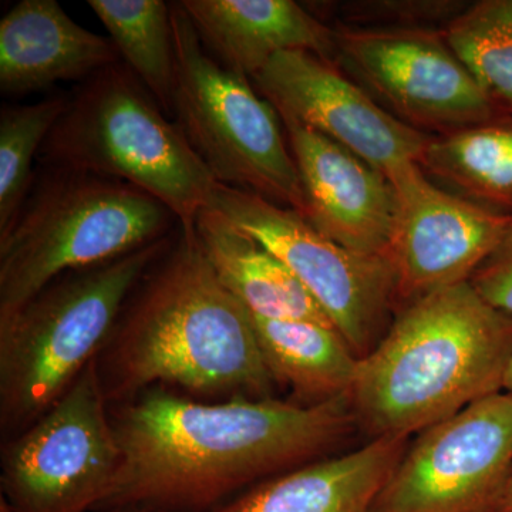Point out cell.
Segmentation results:
<instances>
[{"mask_svg":"<svg viewBox=\"0 0 512 512\" xmlns=\"http://www.w3.org/2000/svg\"><path fill=\"white\" fill-rule=\"evenodd\" d=\"M396 194L389 261L403 305L464 284L500 241L511 217L433 183L417 163L387 174Z\"/></svg>","mask_w":512,"mask_h":512,"instance_id":"7c38bea8","label":"cell"},{"mask_svg":"<svg viewBox=\"0 0 512 512\" xmlns=\"http://www.w3.org/2000/svg\"><path fill=\"white\" fill-rule=\"evenodd\" d=\"M373 512H487L512 474V394L498 392L419 433Z\"/></svg>","mask_w":512,"mask_h":512,"instance_id":"8fae6325","label":"cell"},{"mask_svg":"<svg viewBox=\"0 0 512 512\" xmlns=\"http://www.w3.org/2000/svg\"><path fill=\"white\" fill-rule=\"evenodd\" d=\"M175 42L173 116L218 184L306 214L301 178L281 117L249 77L208 53L180 2H171Z\"/></svg>","mask_w":512,"mask_h":512,"instance_id":"52a82bcc","label":"cell"},{"mask_svg":"<svg viewBox=\"0 0 512 512\" xmlns=\"http://www.w3.org/2000/svg\"><path fill=\"white\" fill-rule=\"evenodd\" d=\"M215 59L254 79L284 52H308L336 63L335 29L293 0H181Z\"/></svg>","mask_w":512,"mask_h":512,"instance_id":"2e32d148","label":"cell"},{"mask_svg":"<svg viewBox=\"0 0 512 512\" xmlns=\"http://www.w3.org/2000/svg\"><path fill=\"white\" fill-rule=\"evenodd\" d=\"M69 106V97L52 96L0 111V237L18 218L36 175L33 161Z\"/></svg>","mask_w":512,"mask_h":512,"instance_id":"603a6c76","label":"cell"},{"mask_svg":"<svg viewBox=\"0 0 512 512\" xmlns=\"http://www.w3.org/2000/svg\"><path fill=\"white\" fill-rule=\"evenodd\" d=\"M511 356L512 318L470 282L430 293L402 306L360 359L353 414L375 439H409L503 392Z\"/></svg>","mask_w":512,"mask_h":512,"instance_id":"3957f363","label":"cell"},{"mask_svg":"<svg viewBox=\"0 0 512 512\" xmlns=\"http://www.w3.org/2000/svg\"><path fill=\"white\" fill-rule=\"evenodd\" d=\"M97 359L28 429L2 448L0 490L12 512L97 511L121 451Z\"/></svg>","mask_w":512,"mask_h":512,"instance_id":"ba28073f","label":"cell"},{"mask_svg":"<svg viewBox=\"0 0 512 512\" xmlns=\"http://www.w3.org/2000/svg\"><path fill=\"white\" fill-rule=\"evenodd\" d=\"M470 5L461 0H352L340 3V25L365 29L444 30Z\"/></svg>","mask_w":512,"mask_h":512,"instance_id":"cb8c5ba5","label":"cell"},{"mask_svg":"<svg viewBox=\"0 0 512 512\" xmlns=\"http://www.w3.org/2000/svg\"><path fill=\"white\" fill-rule=\"evenodd\" d=\"M252 320L275 383L288 384L308 404L350 396L360 359L333 326L254 315Z\"/></svg>","mask_w":512,"mask_h":512,"instance_id":"d6986e66","label":"cell"},{"mask_svg":"<svg viewBox=\"0 0 512 512\" xmlns=\"http://www.w3.org/2000/svg\"><path fill=\"white\" fill-rule=\"evenodd\" d=\"M468 282L485 302L512 318V217L500 241Z\"/></svg>","mask_w":512,"mask_h":512,"instance_id":"d4e9b609","label":"cell"},{"mask_svg":"<svg viewBox=\"0 0 512 512\" xmlns=\"http://www.w3.org/2000/svg\"><path fill=\"white\" fill-rule=\"evenodd\" d=\"M174 232L130 254L60 276L0 318L3 433L16 436L28 429L97 359L131 293L170 247Z\"/></svg>","mask_w":512,"mask_h":512,"instance_id":"277c9868","label":"cell"},{"mask_svg":"<svg viewBox=\"0 0 512 512\" xmlns=\"http://www.w3.org/2000/svg\"><path fill=\"white\" fill-rule=\"evenodd\" d=\"M503 390L512 394V356L510 363H508L507 372H505Z\"/></svg>","mask_w":512,"mask_h":512,"instance_id":"83f0119b","label":"cell"},{"mask_svg":"<svg viewBox=\"0 0 512 512\" xmlns=\"http://www.w3.org/2000/svg\"><path fill=\"white\" fill-rule=\"evenodd\" d=\"M111 413L119 473L99 512L138 507L208 512L325 458L355 419L350 396L318 404L272 399L215 403L153 387Z\"/></svg>","mask_w":512,"mask_h":512,"instance_id":"6da1fadb","label":"cell"},{"mask_svg":"<svg viewBox=\"0 0 512 512\" xmlns=\"http://www.w3.org/2000/svg\"><path fill=\"white\" fill-rule=\"evenodd\" d=\"M487 512H512V474Z\"/></svg>","mask_w":512,"mask_h":512,"instance_id":"484cf974","label":"cell"},{"mask_svg":"<svg viewBox=\"0 0 512 512\" xmlns=\"http://www.w3.org/2000/svg\"><path fill=\"white\" fill-rule=\"evenodd\" d=\"M109 403L153 387L204 397L272 399L251 313L221 284L194 227L178 225L97 356Z\"/></svg>","mask_w":512,"mask_h":512,"instance_id":"7a4b0ae2","label":"cell"},{"mask_svg":"<svg viewBox=\"0 0 512 512\" xmlns=\"http://www.w3.org/2000/svg\"><path fill=\"white\" fill-rule=\"evenodd\" d=\"M178 225L165 205L131 185L47 165L0 237V318L60 276L130 254Z\"/></svg>","mask_w":512,"mask_h":512,"instance_id":"5b68a950","label":"cell"},{"mask_svg":"<svg viewBox=\"0 0 512 512\" xmlns=\"http://www.w3.org/2000/svg\"><path fill=\"white\" fill-rule=\"evenodd\" d=\"M121 62L167 114H173L175 42L171 3L163 0H89Z\"/></svg>","mask_w":512,"mask_h":512,"instance_id":"44dd1931","label":"cell"},{"mask_svg":"<svg viewBox=\"0 0 512 512\" xmlns=\"http://www.w3.org/2000/svg\"><path fill=\"white\" fill-rule=\"evenodd\" d=\"M210 207L271 251L328 315L359 359L377 343L396 296V274L384 256L360 255L320 234L299 212L218 185Z\"/></svg>","mask_w":512,"mask_h":512,"instance_id":"9c48e42d","label":"cell"},{"mask_svg":"<svg viewBox=\"0 0 512 512\" xmlns=\"http://www.w3.org/2000/svg\"><path fill=\"white\" fill-rule=\"evenodd\" d=\"M252 82L282 121L311 128L386 177L419 164L430 138L397 120L338 63L312 53H279Z\"/></svg>","mask_w":512,"mask_h":512,"instance_id":"4fadbf2b","label":"cell"},{"mask_svg":"<svg viewBox=\"0 0 512 512\" xmlns=\"http://www.w3.org/2000/svg\"><path fill=\"white\" fill-rule=\"evenodd\" d=\"M0 512H12L9 510L8 505L3 503L2 500H0ZM107 512H154V511L147 510V508L124 507V508H116V510H110Z\"/></svg>","mask_w":512,"mask_h":512,"instance_id":"4316f807","label":"cell"},{"mask_svg":"<svg viewBox=\"0 0 512 512\" xmlns=\"http://www.w3.org/2000/svg\"><path fill=\"white\" fill-rule=\"evenodd\" d=\"M336 63L407 126L453 133L503 116L434 29L335 28Z\"/></svg>","mask_w":512,"mask_h":512,"instance_id":"30bf717a","label":"cell"},{"mask_svg":"<svg viewBox=\"0 0 512 512\" xmlns=\"http://www.w3.org/2000/svg\"><path fill=\"white\" fill-rule=\"evenodd\" d=\"M121 181L194 227L218 184L183 131L123 62L100 70L69 97L39 160Z\"/></svg>","mask_w":512,"mask_h":512,"instance_id":"8992f818","label":"cell"},{"mask_svg":"<svg viewBox=\"0 0 512 512\" xmlns=\"http://www.w3.org/2000/svg\"><path fill=\"white\" fill-rule=\"evenodd\" d=\"M119 62L110 39L74 22L56 0H20L0 20V90L8 96L83 83Z\"/></svg>","mask_w":512,"mask_h":512,"instance_id":"9a60e30c","label":"cell"},{"mask_svg":"<svg viewBox=\"0 0 512 512\" xmlns=\"http://www.w3.org/2000/svg\"><path fill=\"white\" fill-rule=\"evenodd\" d=\"M282 124L301 178L305 220L356 254L387 258L396 217L389 178L311 128Z\"/></svg>","mask_w":512,"mask_h":512,"instance_id":"5bb4252c","label":"cell"},{"mask_svg":"<svg viewBox=\"0 0 512 512\" xmlns=\"http://www.w3.org/2000/svg\"><path fill=\"white\" fill-rule=\"evenodd\" d=\"M406 450L403 437H376L350 453L262 481L208 512H373Z\"/></svg>","mask_w":512,"mask_h":512,"instance_id":"e0dca14e","label":"cell"},{"mask_svg":"<svg viewBox=\"0 0 512 512\" xmlns=\"http://www.w3.org/2000/svg\"><path fill=\"white\" fill-rule=\"evenodd\" d=\"M194 231L221 284L251 315L333 326L292 272L217 208H204Z\"/></svg>","mask_w":512,"mask_h":512,"instance_id":"ac0fdd59","label":"cell"},{"mask_svg":"<svg viewBox=\"0 0 512 512\" xmlns=\"http://www.w3.org/2000/svg\"><path fill=\"white\" fill-rule=\"evenodd\" d=\"M443 33L488 99L512 116V0L471 3Z\"/></svg>","mask_w":512,"mask_h":512,"instance_id":"7402d4cb","label":"cell"},{"mask_svg":"<svg viewBox=\"0 0 512 512\" xmlns=\"http://www.w3.org/2000/svg\"><path fill=\"white\" fill-rule=\"evenodd\" d=\"M419 165L444 190L512 217L511 114L430 136Z\"/></svg>","mask_w":512,"mask_h":512,"instance_id":"ffe728a7","label":"cell"}]
</instances>
